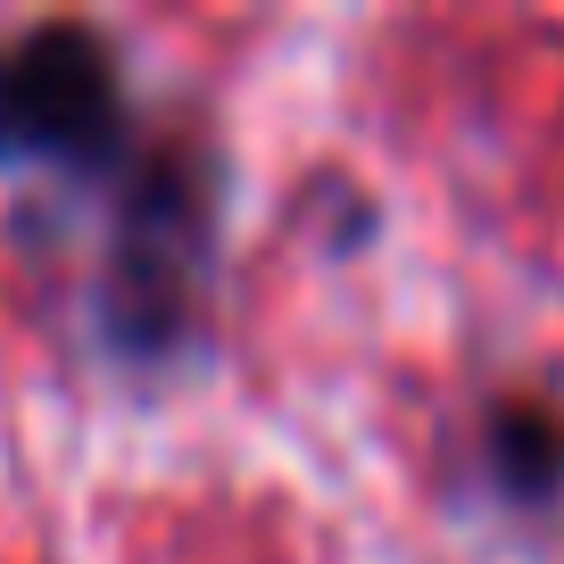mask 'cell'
Returning a JSON list of instances; mask_svg holds the SVG:
<instances>
[{
	"label": "cell",
	"instance_id": "cell-1",
	"mask_svg": "<svg viewBox=\"0 0 564 564\" xmlns=\"http://www.w3.org/2000/svg\"><path fill=\"white\" fill-rule=\"evenodd\" d=\"M9 133L58 166H100L124 133V91L117 58L84 25H42L9 58Z\"/></svg>",
	"mask_w": 564,
	"mask_h": 564
},
{
	"label": "cell",
	"instance_id": "cell-3",
	"mask_svg": "<svg viewBox=\"0 0 564 564\" xmlns=\"http://www.w3.org/2000/svg\"><path fill=\"white\" fill-rule=\"evenodd\" d=\"M0 141H18L9 133V58H0Z\"/></svg>",
	"mask_w": 564,
	"mask_h": 564
},
{
	"label": "cell",
	"instance_id": "cell-2",
	"mask_svg": "<svg viewBox=\"0 0 564 564\" xmlns=\"http://www.w3.org/2000/svg\"><path fill=\"white\" fill-rule=\"evenodd\" d=\"M498 474H507L514 490L564 481V423L547 415V406H507V415H498Z\"/></svg>",
	"mask_w": 564,
	"mask_h": 564
}]
</instances>
